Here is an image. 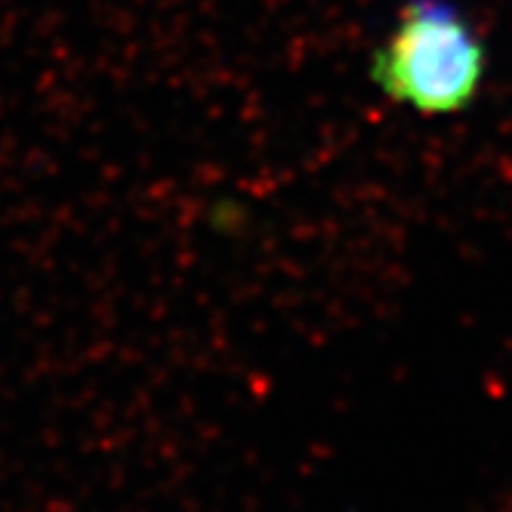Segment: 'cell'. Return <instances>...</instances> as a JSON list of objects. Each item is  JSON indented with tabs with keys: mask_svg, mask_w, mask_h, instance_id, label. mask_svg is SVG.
I'll return each mask as SVG.
<instances>
[{
	"mask_svg": "<svg viewBox=\"0 0 512 512\" xmlns=\"http://www.w3.org/2000/svg\"><path fill=\"white\" fill-rule=\"evenodd\" d=\"M371 75L392 102L420 115H451L482 87L485 44L454 0H411Z\"/></svg>",
	"mask_w": 512,
	"mask_h": 512,
	"instance_id": "6da1fadb",
	"label": "cell"
}]
</instances>
